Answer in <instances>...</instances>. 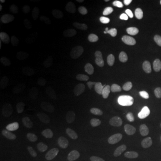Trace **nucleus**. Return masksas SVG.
I'll return each instance as SVG.
<instances>
[{"mask_svg": "<svg viewBox=\"0 0 161 161\" xmlns=\"http://www.w3.org/2000/svg\"><path fill=\"white\" fill-rule=\"evenodd\" d=\"M140 86V80L134 76H129L120 80L116 88L118 96L122 98L131 96Z\"/></svg>", "mask_w": 161, "mask_h": 161, "instance_id": "f257e3e1", "label": "nucleus"}, {"mask_svg": "<svg viewBox=\"0 0 161 161\" xmlns=\"http://www.w3.org/2000/svg\"><path fill=\"white\" fill-rule=\"evenodd\" d=\"M142 142L137 139H133L127 142L122 151L124 158L128 160H132L140 154L142 150Z\"/></svg>", "mask_w": 161, "mask_h": 161, "instance_id": "f03ea898", "label": "nucleus"}, {"mask_svg": "<svg viewBox=\"0 0 161 161\" xmlns=\"http://www.w3.org/2000/svg\"><path fill=\"white\" fill-rule=\"evenodd\" d=\"M24 29L21 25L17 23H9L4 25L1 30L2 35L5 39H14L23 35Z\"/></svg>", "mask_w": 161, "mask_h": 161, "instance_id": "7ed1b4c3", "label": "nucleus"}, {"mask_svg": "<svg viewBox=\"0 0 161 161\" xmlns=\"http://www.w3.org/2000/svg\"><path fill=\"white\" fill-rule=\"evenodd\" d=\"M43 146V141L40 139H34L27 142L21 147V153L25 156H31L37 152Z\"/></svg>", "mask_w": 161, "mask_h": 161, "instance_id": "20e7f679", "label": "nucleus"}, {"mask_svg": "<svg viewBox=\"0 0 161 161\" xmlns=\"http://www.w3.org/2000/svg\"><path fill=\"white\" fill-rule=\"evenodd\" d=\"M128 52L122 48H114L107 51L105 53V58L108 61L116 63L122 61L128 57Z\"/></svg>", "mask_w": 161, "mask_h": 161, "instance_id": "39448f33", "label": "nucleus"}, {"mask_svg": "<svg viewBox=\"0 0 161 161\" xmlns=\"http://www.w3.org/2000/svg\"><path fill=\"white\" fill-rule=\"evenodd\" d=\"M109 15L112 19L117 22H125L127 18V14L125 8L121 3H116L111 6Z\"/></svg>", "mask_w": 161, "mask_h": 161, "instance_id": "423d86ee", "label": "nucleus"}, {"mask_svg": "<svg viewBox=\"0 0 161 161\" xmlns=\"http://www.w3.org/2000/svg\"><path fill=\"white\" fill-rule=\"evenodd\" d=\"M37 120L40 125L46 127H51L58 123V118L55 114L49 111H41L37 114Z\"/></svg>", "mask_w": 161, "mask_h": 161, "instance_id": "0eeeda50", "label": "nucleus"}, {"mask_svg": "<svg viewBox=\"0 0 161 161\" xmlns=\"http://www.w3.org/2000/svg\"><path fill=\"white\" fill-rule=\"evenodd\" d=\"M1 67L10 73H14L17 69V63L14 58L9 54L3 53L0 55Z\"/></svg>", "mask_w": 161, "mask_h": 161, "instance_id": "6e6552de", "label": "nucleus"}, {"mask_svg": "<svg viewBox=\"0 0 161 161\" xmlns=\"http://www.w3.org/2000/svg\"><path fill=\"white\" fill-rule=\"evenodd\" d=\"M88 107V96L86 93H82L72 102V110L77 114L84 112Z\"/></svg>", "mask_w": 161, "mask_h": 161, "instance_id": "1a4fd4ad", "label": "nucleus"}, {"mask_svg": "<svg viewBox=\"0 0 161 161\" xmlns=\"http://www.w3.org/2000/svg\"><path fill=\"white\" fill-rule=\"evenodd\" d=\"M15 137L14 130L11 127H6L2 131L0 136V144L4 148H7L14 142Z\"/></svg>", "mask_w": 161, "mask_h": 161, "instance_id": "9d476101", "label": "nucleus"}, {"mask_svg": "<svg viewBox=\"0 0 161 161\" xmlns=\"http://www.w3.org/2000/svg\"><path fill=\"white\" fill-rule=\"evenodd\" d=\"M48 90L42 86H31L28 89L27 94L32 100H40L47 96Z\"/></svg>", "mask_w": 161, "mask_h": 161, "instance_id": "9b49d317", "label": "nucleus"}, {"mask_svg": "<svg viewBox=\"0 0 161 161\" xmlns=\"http://www.w3.org/2000/svg\"><path fill=\"white\" fill-rule=\"evenodd\" d=\"M86 23L90 29L95 31H101L105 29V22L104 20L98 16L91 15L86 19Z\"/></svg>", "mask_w": 161, "mask_h": 161, "instance_id": "f8f14e48", "label": "nucleus"}, {"mask_svg": "<svg viewBox=\"0 0 161 161\" xmlns=\"http://www.w3.org/2000/svg\"><path fill=\"white\" fill-rule=\"evenodd\" d=\"M122 43L130 49L142 51L146 48V43L141 39H134L129 37H124L122 39Z\"/></svg>", "mask_w": 161, "mask_h": 161, "instance_id": "ddd939ff", "label": "nucleus"}, {"mask_svg": "<svg viewBox=\"0 0 161 161\" xmlns=\"http://www.w3.org/2000/svg\"><path fill=\"white\" fill-rule=\"evenodd\" d=\"M141 116L146 123L153 125L157 120V114L154 108L150 105H146L141 110Z\"/></svg>", "mask_w": 161, "mask_h": 161, "instance_id": "4468645a", "label": "nucleus"}, {"mask_svg": "<svg viewBox=\"0 0 161 161\" xmlns=\"http://www.w3.org/2000/svg\"><path fill=\"white\" fill-rule=\"evenodd\" d=\"M76 154L81 161H94L93 155L91 151L84 144L78 146L77 149H76Z\"/></svg>", "mask_w": 161, "mask_h": 161, "instance_id": "2eb2a0df", "label": "nucleus"}, {"mask_svg": "<svg viewBox=\"0 0 161 161\" xmlns=\"http://www.w3.org/2000/svg\"><path fill=\"white\" fill-rule=\"evenodd\" d=\"M66 23V17L62 11H58L53 19L54 29L57 34L61 33Z\"/></svg>", "mask_w": 161, "mask_h": 161, "instance_id": "dca6fc26", "label": "nucleus"}, {"mask_svg": "<svg viewBox=\"0 0 161 161\" xmlns=\"http://www.w3.org/2000/svg\"><path fill=\"white\" fill-rule=\"evenodd\" d=\"M64 156V148H62V146L57 145L54 146L49 150L48 158L49 161H63Z\"/></svg>", "mask_w": 161, "mask_h": 161, "instance_id": "f3484780", "label": "nucleus"}, {"mask_svg": "<svg viewBox=\"0 0 161 161\" xmlns=\"http://www.w3.org/2000/svg\"><path fill=\"white\" fill-rule=\"evenodd\" d=\"M0 102L6 109L14 110L18 108V102L16 98L12 97L11 96L5 94L0 98Z\"/></svg>", "mask_w": 161, "mask_h": 161, "instance_id": "a211bd4d", "label": "nucleus"}, {"mask_svg": "<svg viewBox=\"0 0 161 161\" xmlns=\"http://www.w3.org/2000/svg\"><path fill=\"white\" fill-rule=\"evenodd\" d=\"M127 131L134 135H145L148 133V128L143 125L131 123L127 127Z\"/></svg>", "mask_w": 161, "mask_h": 161, "instance_id": "6ab92c4d", "label": "nucleus"}, {"mask_svg": "<svg viewBox=\"0 0 161 161\" xmlns=\"http://www.w3.org/2000/svg\"><path fill=\"white\" fill-rule=\"evenodd\" d=\"M18 71L22 77H28L31 75L32 71V66L29 62L25 60H20L18 63Z\"/></svg>", "mask_w": 161, "mask_h": 161, "instance_id": "aec40b11", "label": "nucleus"}, {"mask_svg": "<svg viewBox=\"0 0 161 161\" xmlns=\"http://www.w3.org/2000/svg\"><path fill=\"white\" fill-rule=\"evenodd\" d=\"M66 31L67 35H72L78 41H83L85 39V35H84V32L75 26H69L66 28Z\"/></svg>", "mask_w": 161, "mask_h": 161, "instance_id": "412c9836", "label": "nucleus"}, {"mask_svg": "<svg viewBox=\"0 0 161 161\" xmlns=\"http://www.w3.org/2000/svg\"><path fill=\"white\" fill-rule=\"evenodd\" d=\"M148 69L153 71L161 69V58L157 56H151L146 62Z\"/></svg>", "mask_w": 161, "mask_h": 161, "instance_id": "4be33fe9", "label": "nucleus"}, {"mask_svg": "<svg viewBox=\"0 0 161 161\" xmlns=\"http://www.w3.org/2000/svg\"><path fill=\"white\" fill-rule=\"evenodd\" d=\"M17 18L22 23H29L31 19V14L29 11L25 8H19L16 13Z\"/></svg>", "mask_w": 161, "mask_h": 161, "instance_id": "5701e85b", "label": "nucleus"}, {"mask_svg": "<svg viewBox=\"0 0 161 161\" xmlns=\"http://www.w3.org/2000/svg\"><path fill=\"white\" fill-rule=\"evenodd\" d=\"M40 40L41 42L42 45H43L44 47L46 48V49H52L53 47V41H52V39L51 36L49 35V33L45 31H41L40 35Z\"/></svg>", "mask_w": 161, "mask_h": 161, "instance_id": "b1692460", "label": "nucleus"}, {"mask_svg": "<svg viewBox=\"0 0 161 161\" xmlns=\"http://www.w3.org/2000/svg\"><path fill=\"white\" fill-rule=\"evenodd\" d=\"M130 19L134 23L137 24V25H142L146 23V18L144 14L140 11H134L130 13Z\"/></svg>", "mask_w": 161, "mask_h": 161, "instance_id": "393cba45", "label": "nucleus"}, {"mask_svg": "<svg viewBox=\"0 0 161 161\" xmlns=\"http://www.w3.org/2000/svg\"><path fill=\"white\" fill-rule=\"evenodd\" d=\"M77 134L75 131L71 129H66L64 130L63 133V135H62V138L66 142L68 143H73L75 142V140H77Z\"/></svg>", "mask_w": 161, "mask_h": 161, "instance_id": "a878e982", "label": "nucleus"}, {"mask_svg": "<svg viewBox=\"0 0 161 161\" xmlns=\"http://www.w3.org/2000/svg\"><path fill=\"white\" fill-rule=\"evenodd\" d=\"M51 17V12L47 8H42L37 12V18L41 23H46Z\"/></svg>", "mask_w": 161, "mask_h": 161, "instance_id": "bb28decb", "label": "nucleus"}, {"mask_svg": "<svg viewBox=\"0 0 161 161\" xmlns=\"http://www.w3.org/2000/svg\"><path fill=\"white\" fill-rule=\"evenodd\" d=\"M160 137H159V136H147L146 138H145V141H146L147 146H148V148H150V149H152L153 146H154V145L155 142H158L160 140Z\"/></svg>", "mask_w": 161, "mask_h": 161, "instance_id": "cd10ccee", "label": "nucleus"}, {"mask_svg": "<svg viewBox=\"0 0 161 161\" xmlns=\"http://www.w3.org/2000/svg\"><path fill=\"white\" fill-rule=\"evenodd\" d=\"M158 92L159 96H160V98H159V100H158L159 105L161 107V85L159 86V87H158Z\"/></svg>", "mask_w": 161, "mask_h": 161, "instance_id": "c85d7f7f", "label": "nucleus"}, {"mask_svg": "<svg viewBox=\"0 0 161 161\" xmlns=\"http://www.w3.org/2000/svg\"><path fill=\"white\" fill-rule=\"evenodd\" d=\"M128 2L132 5H136V4L140 3V0H128Z\"/></svg>", "mask_w": 161, "mask_h": 161, "instance_id": "c756f323", "label": "nucleus"}, {"mask_svg": "<svg viewBox=\"0 0 161 161\" xmlns=\"http://www.w3.org/2000/svg\"><path fill=\"white\" fill-rule=\"evenodd\" d=\"M158 152L161 154V137L158 142Z\"/></svg>", "mask_w": 161, "mask_h": 161, "instance_id": "7c9ffc66", "label": "nucleus"}, {"mask_svg": "<svg viewBox=\"0 0 161 161\" xmlns=\"http://www.w3.org/2000/svg\"><path fill=\"white\" fill-rule=\"evenodd\" d=\"M8 3V0H1V1H0V3H1L2 5H7Z\"/></svg>", "mask_w": 161, "mask_h": 161, "instance_id": "2f4dec72", "label": "nucleus"}, {"mask_svg": "<svg viewBox=\"0 0 161 161\" xmlns=\"http://www.w3.org/2000/svg\"><path fill=\"white\" fill-rule=\"evenodd\" d=\"M3 14H4V10L2 8H0V18H3Z\"/></svg>", "mask_w": 161, "mask_h": 161, "instance_id": "473e14b6", "label": "nucleus"}, {"mask_svg": "<svg viewBox=\"0 0 161 161\" xmlns=\"http://www.w3.org/2000/svg\"><path fill=\"white\" fill-rule=\"evenodd\" d=\"M3 80V68L0 67V81Z\"/></svg>", "mask_w": 161, "mask_h": 161, "instance_id": "72a5a7b5", "label": "nucleus"}]
</instances>
